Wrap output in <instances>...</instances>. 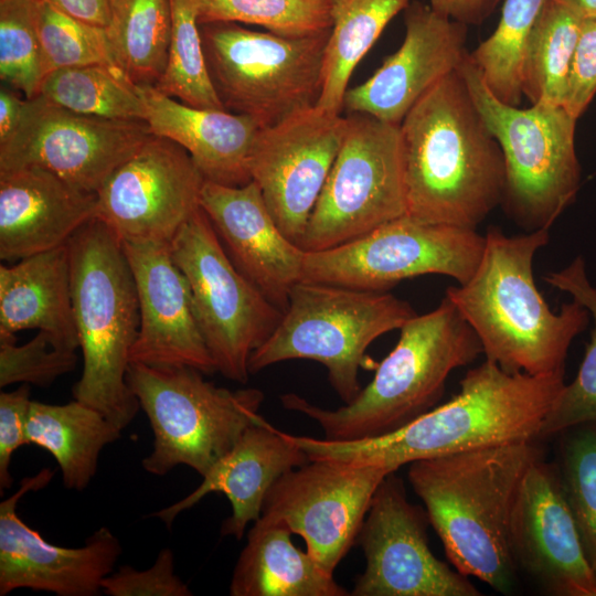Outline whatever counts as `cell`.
<instances>
[{
  "mask_svg": "<svg viewBox=\"0 0 596 596\" xmlns=\"http://www.w3.org/2000/svg\"><path fill=\"white\" fill-rule=\"evenodd\" d=\"M459 385L450 401L385 435L348 441L291 438L309 459L377 464L397 470L419 459L535 441L565 383L564 374L510 373L485 360Z\"/></svg>",
  "mask_w": 596,
  "mask_h": 596,
  "instance_id": "6da1fadb",
  "label": "cell"
},
{
  "mask_svg": "<svg viewBox=\"0 0 596 596\" xmlns=\"http://www.w3.org/2000/svg\"><path fill=\"white\" fill-rule=\"evenodd\" d=\"M407 216L476 230L501 204V148L459 68L434 85L400 124Z\"/></svg>",
  "mask_w": 596,
  "mask_h": 596,
  "instance_id": "7a4b0ae2",
  "label": "cell"
},
{
  "mask_svg": "<svg viewBox=\"0 0 596 596\" xmlns=\"http://www.w3.org/2000/svg\"><path fill=\"white\" fill-rule=\"evenodd\" d=\"M550 228L505 235L491 226L473 275L447 296L476 332L486 360L510 373L564 374L571 343L589 323L578 301L551 310L535 286L533 259Z\"/></svg>",
  "mask_w": 596,
  "mask_h": 596,
  "instance_id": "3957f363",
  "label": "cell"
},
{
  "mask_svg": "<svg viewBox=\"0 0 596 596\" xmlns=\"http://www.w3.org/2000/svg\"><path fill=\"white\" fill-rule=\"evenodd\" d=\"M541 457L534 441H521L419 459L407 470L454 568L499 593L514 585L512 512L528 469Z\"/></svg>",
  "mask_w": 596,
  "mask_h": 596,
  "instance_id": "277c9868",
  "label": "cell"
},
{
  "mask_svg": "<svg viewBox=\"0 0 596 596\" xmlns=\"http://www.w3.org/2000/svg\"><path fill=\"white\" fill-rule=\"evenodd\" d=\"M400 331L394 349L351 402L327 409L288 393L280 396L283 406L315 421L329 440L385 435L433 408L449 374L482 353L476 332L447 296Z\"/></svg>",
  "mask_w": 596,
  "mask_h": 596,
  "instance_id": "5b68a950",
  "label": "cell"
},
{
  "mask_svg": "<svg viewBox=\"0 0 596 596\" xmlns=\"http://www.w3.org/2000/svg\"><path fill=\"white\" fill-rule=\"evenodd\" d=\"M67 248L74 322L83 354L73 396L124 429L140 408L127 382L139 329L131 267L121 240L97 217L71 237Z\"/></svg>",
  "mask_w": 596,
  "mask_h": 596,
  "instance_id": "8992f818",
  "label": "cell"
},
{
  "mask_svg": "<svg viewBox=\"0 0 596 596\" xmlns=\"http://www.w3.org/2000/svg\"><path fill=\"white\" fill-rule=\"evenodd\" d=\"M459 72L504 158L500 205L525 232L550 228L581 188L577 119L561 105L535 103L520 108L501 102L468 55Z\"/></svg>",
  "mask_w": 596,
  "mask_h": 596,
  "instance_id": "52a82bcc",
  "label": "cell"
},
{
  "mask_svg": "<svg viewBox=\"0 0 596 596\" xmlns=\"http://www.w3.org/2000/svg\"><path fill=\"white\" fill-rule=\"evenodd\" d=\"M416 312L387 292L300 280L269 338L251 355L249 373L294 359L321 363L343 403L361 391L365 351L379 337L400 329Z\"/></svg>",
  "mask_w": 596,
  "mask_h": 596,
  "instance_id": "ba28073f",
  "label": "cell"
},
{
  "mask_svg": "<svg viewBox=\"0 0 596 596\" xmlns=\"http://www.w3.org/2000/svg\"><path fill=\"white\" fill-rule=\"evenodd\" d=\"M202 374L190 366L129 364L127 382L153 434L142 459L147 472L164 476L184 465L203 477L262 417L260 390H228Z\"/></svg>",
  "mask_w": 596,
  "mask_h": 596,
  "instance_id": "9c48e42d",
  "label": "cell"
},
{
  "mask_svg": "<svg viewBox=\"0 0 596 596\" xmlns=\"http://www.w3.org/2000/svg\"><path fill=\"white\" fill-rule=\"evenodd\" d=\"M200 32L207 72L225 110L247 115L263 128L316 105L331 29L285 36L212 22L200 24Z\"/></svg>",
  "mask_w": 596,
  "mask_h": 596,
  "instance_id": "30bf717a",
  "label": "cell"
},
{
  "mask_svg": "<svg viewBox=\"0 0 596 596\" xmlns=\"http://www.w3.org/2000/svg\"><path fill=\"white\" fill-rule=\"evenodd\" d=\"M184 275L216 371L246 383L249 358L273 333L283 311L234 265L201 206L170 243Z\"/></svg>",
  "mask_w": 596,
  "mask_h": 596,
  "instance_id": "8fae6325",
  "label": "cell"
},
{
  "mask_svg": "<svg viewBox=\"0 0 596 596\" xmlns=\"http://www.w3.org/2000/svg\"><path fill=\"white\" fill-rule=\"evenodd\" d=\"M406 214L400 125L349 114L328 178L298 245L322 251Z\"/></svg>",
  "mask_w": 596,
  "mask_h": 596,
  "instance_id": "7c38bea8",
  "label": "cell"
},
{
  "mask_svg": "<svg viewBox=\"0 0 596 596\" xmlns=\"http://www.w3.org/2000/svg\"><path fill=\"white\" fill-rule=\"evenodd\" d=\"M485 248L476 230L429 224L407 215L336 247L306 252L302 280L387 291L402 280L438 274L466 283Z\"/></svg>",
  "mask_w": 596,
  "mask_h": 596,
  "instance_id": "4fadbf2b",
  "label": "cell"
},
{
  "mask_svg": "<svg viewBox=\"0 0 596 596\" xmlns=\"http://www.w3.org/2000/svg\"><path fill=\"white\" fill-rule=\"evenodd\" d=\"M392 468L339 459H310L270 487L260 517L300 535L328 574L358 542L373 496Z\"/></svg>",
  "mask_w": 596,
  "mask_h": 596,
  "instance_id": "5bb4252c",
  "label": "cell"
},
{
  "mask_svg": "<svg viewBox=\"0 0 596 596\" xmlns=\"http://www.w3.org/2000/svg\"><path fill=\"white\" fill-rule=\"evenodd\" d=\"M151 136L146 120L77 114L39 94L25 100L15 130L0 143V170L39 167L97 193Z\"/></svg>",
  "mask_w": 596,
  "mask_h": 596,
  "instance_id": "9a60e30c",
  "label": "cell"
},
{
  "mask_svg": "<svg viewBox=\"0 0 596 596\" xmlns=\"http://www.w3.org/2000/svg\"><path fill=\"white\" fill-rule=\"evenodd\" d=\"M389 473L377 487L358 542L365 568L351 596H479L468 576L437 558L427 541L428 515Z\"/></svg>",
  "mask_w": 596,
  "mask_h": 596,
  "instance_id": "2e32d148",
  "label": "cell"
},
{
  "mask_svg": "<svg viewBox=\"0 0 596 596\" xmlns=\"http://www.w3.org/2000/svg\"><path fill=\"white\" fill-rule=\"evenodd\" d=\"M205 181L183 147L152 135L99 188L95 217L121 242L170 244L200 207Z\"/></svg>",
  "mask_w": 596,
  "mask_h": 596,
  "instance_id": "e0dca14e",
  "label": "cell"
},
{
  "mask_svg": "<svg viewBox=\"0 0 596 596\" xmlns=\"http://www.w3.org/2000/svg\"><path fill=\"white\" fill-rule=\"evenodd\" d=\"M347 129V117L311 105L259 129L251 177L281 232L299 243Z\"/></svg>",
  "mask_w": 596,
  "mask_h": 596,
  "instance_id": "ac0fdd59",
  "label": "cell"
},
{
  "mask_svg": "<svg viewBox=\"0 0 596 596\" xmlns=\"http://www.w3.org/2000/svg\"><path fill=\"white\" fill-rule=\"evenodd\" d=\"M53 471L44 468L22 479L19 489L0 503V596L19 588L58 596H96L121 554L119 539L106 526L79 547L47 542L17 513L24 494L44 488Z\"/></svg>",
  "mask_w": 596,
  "mask_h": 596,
  "instance_id": "d6986e66",
  "label": "cell"
},
{
  "mask_svg": "<svg viewBox=\"0 0 596 596\" xmlns=\"http://www.w3.org/2000/svg\"><path fill=\"white\" fill-rule=\"evenodd\" d=\"M517 570L549 595L596 596V577L566 501L556 464L542 459L528 469L510 525Z\"/></svg>",
  "mask_w": 596,
  "mask_h": 596,
  "instance_id": "ffe728a7",
  "label": "cell"
},
{
  "mask_svg": "<svg viewBox=\"0 0 596 596\" xmlns=\"http://www.w3.org/2000/svg\"><path fill=\"white\" fill-rule=\"evenodd\" d=\"M405 36L398 50L365 82L348 88L343 109L401 124L409 109L468 55V25L414 1L404 10Z\"/></svg>",
  "mask_w": 596,
  "mask_h": 596,
  "instance_id": "44dd1931",
  "label": "cell"
},
{
  "mask_svg": "<svg viewBox=\"0 0 596 596\" xmlns=\"http://www.w3.org/2000/svg\"><path fill=\"white\" fill-rule=\"evenodd\" d=\"M134 275L139 329L130 363L216 371L198 324L188 281L169 243L123 242Z\"/></svg>",
  "mask_w": 596,
  "mask_h": 596,
  "instance_id": "7402d4cb",
  "label": "cell"
},
{
  "mask_svg": "<svg viewBox=\"0 0 596 596\" xmlns=\"http://www.w3.org/2000/svg\"><path fill=\"white\" fill-rule=\"evenodd\" d=\"M200 206L237 269L284 312L302 280L306 251L281 232L257 183L205 181Z\"/></svg>",
  "mask_w": 596,
  "mask_h": 596,
  "instance_id": "603a6c76",
  "label": "cell"
},
{
  "mask_svg": "<svg viewBox=\"0 0 596 596\" xmlns=\"http://www.w3.org/2000/svg\"><path fill=\"white\" fill-rule=\"evenodd\" d=\"M97 193L39 167L0 170V258L15 262L66 245L95 217Z\"/></svg>",
  "mask_w": 596,
  "mask_h": 596,
  "instance_id": "cb8c5ba5",
  "label": "cell"
},
{
  "mask_svg": "<svg viewBox=\"0 0 596 596\" xmlns=\"http://www.w3.org/2000/svg\"><path fill=\"white\" fill-rule=\"evenodd\" d=\"M309 460L289 433L260 417L191 493L151 515L170 528L181 512L207 494L222 493L228 499L232 513L223 522L221 533L241 540L248 523L259 519L266 494L275 481Z\"/></svg>",
  "mask_w": 596,
  "mask_h": 596,
  "instance_id": "d4e9b609",
  "label": "cell"
},
{
  "mask_svg": "<svg viewBox=\"0 0 596 596\" xmlns=\"http://www.w3.org/2000/svg\"><path fill=\"white\" fill-rule=\"evenodd\" d=\"M152 135L183 147L206 181L238 187L252 181L251 155L262 128L254 118L225 109L195 108L152 85H136Z\"/></svg>",
  "mask_w": 596,
  "mask_h": 596,
  "instance_id": "484cf974",
  "label": "cell"
},
{
  "mask_svg": "<svg viewBox=\"0 0 596 596\" xmlns=\"http://www.w3.org/2000/svg\"><path fill=\"white\" fill-rule=\"evenodd\" d=\"M45 331L79 349L74 322L67 244L0 265V333Z\"/></svg>",
  "mask_w": 596,
  "mask_h": 596,
  "instance_id": "4316f807",
  "label": "cell"
},
{
  "mask_svg": "<svg viewBox=\"0 0 596 596\" xmlns=\"http://www.w3.org/2000/svg\"><path fill=\"white\" fill-rule=\"evenodd\" d=\"M292 532L280 522H254L235 564L232 596H347L333 575L291 541Z\"/></svg>",
  "mask_w": 596,
  "mask_h": 596,
  "instance_id": "83f0119b",
  "label": "cell"
},
{
  "mask_svg": "<svg viewBox=\"0 0 596 596\" xmlns=\"http://www.w3.org/2000/svg\"><path fill=\"white\" fill-rule=\"evenodd\" d=\"M121 430L75 398L62 405L31 401L25 438L54 457L65 488L82 491L96 473L102 450L118 440Z\"/></svg>",
  "mask_w": 596,
  "mask_h": 596,
  "instance_id": "f1b7e54d",
  "label": "cell"
},
{
  "mask_svg": "<svg viewBox=\"0 0 596 596\" xmlns=\"http://www.w3.org/2000/svg\"><path fill=\"white\" fill-rule=\"evenodd\" d=\"M409 3L411 0H332V25L323 57L318 107L341 114L355 66L390 21Z\"/></svg>",
  "mask_w": 596,
  "mask_h": 596,
  "instance_id": "f546056e",
  "label": "cell"
},
{
  "mask_svg": "<svg viewBox=\"0 0 596 596\" xmlns=\"http://www.w3.org/2000/svg\"><path fill=\"white\" fill-rule=\"evenodd\" d=\"M171 0H115L106 33L117 68L134 85L161 77L171 36Z\"/></svg>",
  "mask_w": 596,
  "mask_h": 596,
  "instance_id": "4dcf8cb0",
  "label": "cell"
},
{
  "mask_svg": "<svg viewBox=\"0 0 596 596\" xmlns=\"http://www.w3.org/2000/svg\"><path fill=\"white\" fill-rule=\"evenodd\" d=\"M584 17L558 0H547L528 39L522 65L523 96L531 104H563Z\"/></svg>",
  "mask_w": 596,
  "mask_h": 596,
  "instance_id": "1f68e13d",
  "label": "cell"
},
{
  "mask_svg": "<svg viewBox=\"0 0 596 596\" xmlns=\"http://www.w3.org/2000/svg\"><path fill=\"white\" fill-rule=\"evenodd\" d=\"M39 94L77 114L123 120L147 118L136 85L118 68L107 65L53 71L43 78Z\"/></svg>",
  "mask_w": 596,
  "mask_h": 596,
  "instance_id": "d6a6232c",
  "label": "cell"
},
{
  "mask_svg": "<svg viewBox=\"0 0 596 596\" xmlns=\"http://www.w3.org/2000/svg\"><path fill=\"white\" fill-rule=\"evenodd\" d=\"M544 280L584 306L593 320V329L576 377L565 384L557 395L543 421L540 437L561 434L577 424L596 421V286L588 279L582 255L566 267L549 273Z\"/></svg>",
  "mask_w": 596,
  "mask_h": 596,
  "instance_id": "836d02e7",
  "label": "cell"
},
{
  "mask_svg": "<svg viewBox=\"0 0 596 596\" xmlns=\"http://www.w3.org/2000/svg\"><path fill=\"white\" fill-rule=\"evenodd\" d=\"M546 1L505 0L496 30L468 53L488 88L505 104H521L523 53Z\"/></svg>",
  "mask_w": 596,
  "mask_h": 596,
  "instance_id": "e575fe53",
  "label": "cell"
},
{
  "mask_svg": "<svg viewBox=\"0 0 596 596\" xmlns=\"http://www.w3.org/2000/svg\"><path fill=\"white\" fill-rule=\"evenodd\" d=\"M171 12L167 64L155 87L195 108L224 109L207 72L193 0H171Z\"/></svg>",
  "mask_w": 596,
  "mask_h": 596,
  "instance_id": "d590c367",
  "label": "cell"
},
{
  "mask_svg": "<svg viewBox=\"0 0 596 596\" xmlns=\"http://www.w3.org/2000/svg\"><path fill=\"white\" fill-rule=\"evenodd\" d=\"M199 24L234 22L285 36L330 30L332 0H193Z\"/></svg>",
  "mask_w": 596,
  "mask_h": 596,
  "instance_id": "8d00e7d4",
  "label": "cell"
},
{
  "mask_svg": "<svg viewBox=\"0 0 596 596\" xmlns=\"http://www.w3.org/2000/svg\"><path fill=\"white\" fill-rule=\"evenodd\" d=\"M561 435L556 467L596 577V421L572 426Z\"/></svg>",
  "mask_w": 596,
  "mask_h": 596,
  "instance_id": "74e56055",
  "label": "cell"
},
{
  "mask_svg": "<svg viewBox=\"0 0 596 596\" xmlns=\"http://www.w3.org/2000/svg\"><path fill=\"white\" fill-rule=\"evenodd\" d=\"M36 8L38 0H0V78L25 99L39 94L45 76Z\"/></svg>",
  "mask_w": 596,
  "mask_h": 596,
  "instance_id": "f35d334b",
  "label": "cell"
},
{
  "mask_svg": "<svg viewBox=\"0 0 596 596\" xmlns=\"http://www.w3.org/2000/svg\"><path fill=\"white\" fill-rule=\"evenodd\" d=\"M36 23L45 76L56 70L94 64L117 68L104 28L65 14L42 0H38Z\"/></svg>",
  "mask_w": 596,
  "mask_h": 596,
  "instance_id": "ab89813d",
  "label": "cell"
},
{
  "mask_svg": "<svg viewBox=\"0 0 596 596\" xmlns=\"http://www.w3.org/2000/svg\"><path fill=\"white\" fill-rule=\"evenodd\" d=\"M76 351L45 331H39L21 345L17 344L15 334L0 333V387L14 383L47 387L75 369Z\"/></svg>",
  "mask_w": 596,
  "mask_h": 596,
  "instance_id": "60d3db41",
  "label": "cell"
},
{
  "mask_svg": "<svg viewBox=\"0 0 596 596\" xmlns=\"http://www.w3.org/2000/svg\"><path fill=\"white\" fill-rule=\"evenodd\" d=\"M102 592L108 596H191L189 586L175 574L174 555L162 549L153 565L135 570L124 565L104 578Z\"/></svg>",
  "mask_w": 596,
  "mask_h": 596,
  "instance_id": "b9f144b4",
  "label": "cell"
},
{
  "mask_svg": "<svg viewBox=\"0 0 596 596\" xmlns=\"http://www.w3.org/2000/svg\"><path fill=\"white\" fill-rule=\"evenodd\" d=\"M596 94V18H584L562 106L578 119Z\"/></svg>",
  "mask_w": 596,
  "mask_h": 596,
  "instance_id": "7bdbcfd3",
  "label": "cell"
},
{
  "mask_svg": "<svg viewBox=\"0 0 596 596\" xmlns=\"http://www.w3.org/2000/svg\"><path fill=\"white\" fill-rule=\"evenodd\" d=\"M30 384L0 393V491L10 489L12 455L26 444L25 424L30 408Z\"/></svg>",
  "mask_w": 596,
  "mask_h": 596,
  "instance_id": "ee69618b",
  "label": "cell"
},
{
  "mask_svg": "<svg viewBox=\"0 0 596 596\" xmlns=\"http://www.w3.org/2000/svg\"><path fill=\"white\" fill-rule=\"evenodd\" d=\"M500 0H429V7L439 14L466 25L482 23Z\"/></svg>",
  "mask_w": 596,
  "mask_h": 596,
  "instance_id": "f6af8a7d",
  "label": "cell"
},
{
  "mask_svg": "<svg viewBox=\"0 0 596 596\" xmlns=\"http://www.w3.org/2000/svg\"><path fill=\"white\" fill-rule=\"evenodd\" d=\"M55 9L86 23L106 29L115 0H42Z\"/></svg>",
  "mask_w": 596,
  "mask_h": 596,
  "instance_id": "bcb514c9",
  "label": "cell"
},
{
  "mask_svg": "<svg viewBox=\"0 0 596 596\" xmlns=\"http://www.w3.org/2000/svg\"><path fill=\"white\" fill-rule=\"evenodd\" d=\"M25 100L21 98L13 89L2 85L0 89V143L9 139L15 130Z\"/></svg>",
  "mask_w": 596,
  "mask_h": 596,
  "instance_id": "7dc6e473",
  "label": "cell"
},
{
  "mask_svg": "<svg viewBox=\"0 0 596 596\" xmlns=\"http://www.w3.org/2000/svg\"><path fill=\"white\" fill-rule=\"evenodd\" d=\"M584 18H596V0H558Z\"/></svg>",
  "mask_w": 596,
  "mask_h": 596,
  "instance_id": "c3c4849f",
  "label": "cell"
}]
</instances>
